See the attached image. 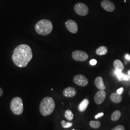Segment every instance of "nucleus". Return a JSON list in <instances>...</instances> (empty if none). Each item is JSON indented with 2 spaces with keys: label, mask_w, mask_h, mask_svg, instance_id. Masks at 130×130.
<instances>
[{
  "label": "nucleus",
  "mask_w": 130,
  "mask_h": 130,
  "mask_svg": "<svg viewBox=\"0 0 130 130\" xmlns=\"http://www.w3.org/2000/svg\"><path fill=\"white\" fill-rule=\"evenodd\" d=\"M94 84L96 87L100 90H105L106 87L104 84L103 79L101 77L98 76L94 80Z\"/></svg>",
  "instance_id": "12"
},
{
  "label": "nucleus",
  "mask_w": 130,
  "mask_h": 130,
  "mask_svg": "<svg viewBox=\"0 0 130 130\" xmlns=\"http://www.w3.org/2000/svg\"><path fill=\"white\" fill-rule=\"evenodd\" d=\"M128 74H129V75L130 76V70L129 71V72H128Z\"/></svg>",
  "instance_id": "29"
},
{
  "label": "nucleus",
  "mask_w": 130,
  "mask_h": 130,
  "mask_svg": "<svg viewBox=\"0 0 130 130\" xmlns=\"http://www.w3.org/2000/svg\"><path fill=\"white\" fill-rule=\"evenodd\" d=\"M125 58L127 60H130V56L129 55H128V54L126 55Z\"/></svg>",
  "instance_id": "28"
},
{
  "label": "nucleus",
  "mask_w": 130,
  "mask_h": 130,
  "mask_svg": "<svg viewBox=\"0 0 130 130\" xmlns=\"http://www.w3.org/2000/svg\"><path fill=\"white\" fill-rule=\"evenodd\" d=\"M90 126L94 129H98L101 126V123L99 121H91L89 123Z\"/></svg>",
  "instance_id": "19"
},
{
  "label": "nucleus",
  "mask_w": 130,
  "mask_h": 130,
  "mask_svg": "<svg viewBox=\"0 0 130 130\" xmlns=\"http://www.w3.org/2000/svg\"><path fill=\"white\" fill-rule=\"evenodd\" d=\"M90 63L91 65H95L97 64V61L95 59H92L90 61Z\"/></svg>",
  "instance_id": "24"
},
{
  "label": "nucleus",
  "mask_w": 130,
  "mask_h": 130,
  "mask_svg": "<svg viewBox=\"0 0 130 130\" xmlns=\"http://www.w3.org/2000/svg\"><path fill=\"white\" fill-rule=\"evenodd\" d=\"M89 104V101L87 99H84L79 104L78 108L80 112H84L86 109Z\"/></svg>",
  "instance_id": "14"
},
{
  "label": "nucleus",
  "mask_w": 130,
  "mask_h": 130,
  "mask_svg": "<svg viewBox=\"0 0 130 130\" xmlns=\"http://www.w3.org/2000/svg\"><path fill=\"white\" fill-rule=\"evenodd\" d=\"M123 88L122 87H121L120 88L117 90V93H119V94H121L122 93V92H123Z\"/></svg>",
  "instance_id": "26"
},
{
  "label": "nucleus",
  "mask_w": 130,
  "mask_h": 130,
  "mask_svg": "<svg viewBox=\"0 0 130 130\" xmlns=\"http://www.w3.org/2000/svg\"><path fill=\"white\" fill-rule=\"evenodd\" d=\"M32 52L30 47L27 44H20L14 49L12 60L19 68H25L32 59Z\"/></svg>",
  "instance_id": "1"
},
{
  "label": "nucleus",
  "mask_w": 130,
  "mask_h": 130,
  "mask_svg": "<svg viewBox=\"0 0 130 130\" xmlns=\"http://www.w3.org/2000/svg\"><path fill=\"white\" fill-rule=\"evenodd\" d=\"M110 99L112 102L120 103L122 101V97L121 94L117 93H113L110 94Z\"/></svg>",
  "instance_id": "13"
},
{
  "label": "nucleus",
  "mask_w": 130,
  "mask_h": 130,
  "mask_svg": "<svg viewBox=\"0 0 130 130\" xmlns=\"http://www.w3.org/2000/svg\"><path fill=\"white\" fill-rule=\"evenodd\" d=\"M63 93L66 97L73 98L76 95L77 91L74 87H69L64 90Z\"/></svg>",
  "instance_id": "11"
},
{
  "label": "nucleus",
  "mask_w": 130,
  "mask_h": 130,
  "mask_svg": "<svg viewBox=\"0 0 130 130\" xmlns=\"http://www.w3.org/2000/svg\"><path fill=\"white\" fill-rule=\"evenodd\" d=\"M115 74H116L117 77L118 79H121V78H122L123 76H124V74H123L121 72V71L120 70H116Z\"/></svg>",
  "instance_id": "21"
},
{
  "label": "nucleus",
  "mask_w": 130,
  "mask_h": 130,
  "mask_svg": "<svg viewBox=\"0 0 130 130\" xmlns=\"http://www.w3.org/2000/svg\"><path fill=\"white\" fill-rule=\"evenodd\" d=\"M3 93H4L3 90V89H2L0 87V97H1V96L3 95Z\"/></svg>",
  "instance_id": "27"
},
{
  "label": "nucleus",
  "mask_w": 130,
  "mask_h": 130,
  "mask_svg": "<svg viewBox=\"0 0 130 130\" xmlns=\"http://www.w3.org/2000/svg\"><path fill=\"white\" fill-rule=\"evenodd\" d=\"M73 82L75 84L82 87L86 86L88 84V79L83 75H75L73 78Z\"/></svg>",
  "instance_id": "7"
},
{
  "label": "nucleus",
  "mask_w": 130,
  "mask_h": 130,
  "mask_svg": "<svg viewBox=\"0 0 130 130\" xmlns=\"http://www.w3.org/2000/svg\"><path fill=\"white\" fill-rule=\"evenodd\" d=\"M103 115H104V113H103V112L98 113L97 115H96L95 116V118L96 119H98L99 118H100V117H102Z\"/></svg>",
  "instance_id": "25"
},
{
  "label": "nucleus",
  "mask_w": 130,
  "mask_h": 130,
  "mask_svg": "<svg viewBox=\"0 0 130 130\" xmlns=\"http://www.w3.org/2000/svg\"><path fill=\"white\" fill-rule=\"evenodd\" d=\"M113 66L116 70H120L121 71H122L124 69V65L121 61L119 59H117L114 61L113 63Z\"/></svg>",
  "instance_id": "16"
},
{
  "label": "nucleus",
  "mask_w": 130,
  "mask_h": 130,
  "mask_svg": "<svg viewBox=\"0 0 130 130\" xmlns=\"http://www.w3.org/2000/svg\"><path fill=\"white\" fill-rule=\"evenodd\" d=\"M65 116L68 120L71 121L73 120V117H74V115L70 110L68 109L65 111Z\"/></svg>",
  "instance_id": "18"
},
{
  "label": "nucleus",
  "mask_w": 130,
  "mask_h": 130,
  "mask_svg": "<svg viewBox=\"0 0 130 130\" xmlns=\"http://www.w3.org/2000/svg\"><path fill=\"white\" fill-rule=\"evenodd\" d=\"M10 108L12 112L17 115H19L23 112V103L22 99L19 97L14 98L10 103Z\"/></svg>",
  "instance_id": "4"
},
{
  "label": "nucleus",
  "mask_w": 130,
  "mask_h": 130,
  "mask_svg": "<svg viewBox=\"0 0 130 130\" xmlns=\"http://www.w3.org/2000/svg\"><path fill=\"white\" fill-rule=\"evenodd\" d=\"M74 10L75 12L80 16H85L89 13L88 7L83 3H79L75 5Z\"/></svg>",
  "instance_id": "5"
},
{
  "label": "nucleus",
  "mask_w": 130,
  "mask_h": 130,
  "mask_svg": "<svg viewBox=\"0 0 130 130\" xmlns=\"http://www.w3.org/2000/svg\"><path fill=\"white\" fill-rule=\"evenodd\" d=\"M121 116V112L119 110H116L114 112L111 116L112 121H118Z\"/></svg>",
  "instance_id": "17"
},
{
  "label": "nucleus",
  "mask_w": 130,
  "mask_h": 130,
  "mask_svg": "<svg viewBox=\"0 0 130 130\" xmlns=\"http://www.w3.org/2000/svg\"><path fill=\"white\" fill-rule=\"evenodd\" d=\"M129 95H130V92H129Z\"/></svg>",
  "instance_id": "30"
},
{
  "label": "nucleus",
  "mask_w": 130,
  "mask_h": 130,
  "mask_svg": "<svg viewBox=\"0 0 130 130\" xmlns=\"http://www.w3.org/2000/svg\"><path fill=\"white\" fill-rule=\"evenodd\" d=\"M55 108V103L51 97L44 98L40 103L39 109L42 115L47 116L51 115Z\"/></svg>",
  "instance_id": "2"
},
{
  "label": "nucleus",
  "mask_w": 130,
  "mask_h": 130,
  "mask_svg": "<svg viewBox=\"0 0 130 130\" xmlns=\"http://www.w3.org/2000/svg\"><path fill=\"white\" fill-rule=\"evenodd\" d=\"M65 25L66 28L70 32L75 34L78 32V25L74 20L71 19L67 20L65 23Z\"/></svg>",
  "instance_id": "8"
},
{
  "label": "nucleus",
  "mask_w": 130,
  "mask_h": 130,
  "mask_svg": "<svg viewBox=\"0 0 130 130\" xmlns=\"http://www.w3.org/2000/svg\"><path fill=\"white\" fill-rule=\"evenodd\" d=\"M106 96V93L104 90H100L98 91L95 94L94 100L95 103L98 104L100 105L102 104L105 100Z\"/></svg>",
  "instance_id": "9"
},
{
  "label": "nucleus",
  "mask_w": 130,
  "mask_h": 130,
  "mask_svg": "<svg viewBox=\"0 0 130 130\" xmlns=\"http://www.w3.org/2000/svg\"><path fill=\"white\" fill-rule=\"evenodd\" d=\"M53 25L51 21L48 19H42L39 21L35 26V29L38 34L46 36L51 32Z\"/></svg>",
  "instance_id": "3"
},
{
  "label": "nucleus",
  "mask_w": 130,
  "mask_h": 130,
  "mask_svg": "<svg viewBox=\"0 0 130 130\" xmlns=\"http://www.w3.org/2000/svg\"><path fill=\"white\" fill-rule=\"evenodd\" d=\"M108 51L107 47L101 46L98 47L96 50V54L98 56H103L107 54Z\"/></svg>",
  "instance_id": "15"
},
{
  "label": "nucleus",
  "mask_w": 130,
  "mask_h": 130,
  "mask_svg": "<svg viewBox=\"0 0 130 130\" xmlns=\"http://www.w3.org/2000/svg\"><path fill=\"white\" fill-rule=\"evenodd\" d=\"M118 79L120 81H121V80H130V76L124 74V76H123L122 78H121V79Z\"/></svg>",
  "instance_id": "22"
},
{
  "label": "nucleus",
  "mask_w": 130,
  "mask_h": 130,
  "mask_svg": "<svg viewBox=\"0 0 130 130\" xmlns=\"http://www.w3.org/2000/svg\"><path fill=\"white\" fill-rule=\"evenodd\" d=\"M72 57L75 60L83 62L88 59V55L86 53L83 51L77 50L72 52Z\"/></svg>",
  "instance_id": "6"
},
{
  "label": "nucleus",
  "mask_w": 130,
  "mask_h": 130,
  "mask_svg": "<svg viewBox=\"0 0 130 130\" xmlns=\"http://www.w3.org/2000/svg\"><path fill=\"white\" fill-rule=\"evenodd\" d=\"M61 125L62 126V127L64 128H70L73 125V123L72 122H67L66 121H64V120L61 121Z\"/></svg>",
  "instance_id": "20"
},
{
  "label": "nucleus",
  "mask_w": 130,
  "mask_h": 130,
  "mask_svg": "<svg viewBox=\"0 0 130 130\" xmlns=\"http://www.w3.org/2000/svg\"><path fill=\"white\" fill-rule=\"evenodd\" d=\"M103 8L109 12H112L115 9V6L111 1L108 0H104L101 3Z\"/></svg>",
  "instance_id": "10"
},
{
  "label": "nucleus",
  "mask_w": 130,
  "mask_h": 130,
  "mask_svg": "<svg viewBox=\"0 0 130 130\" xmlns=\"http://www.w3.org/2000/svg\"><path fill=\"white\" fill-rule=\"evenodd\" d=\"M111 130H125V128L123 126L119 125L115 127Z\"/></svg>",
  "instance_id": "23"
},
{
  "label": "nucleus",
  "mask_w": 130,
  "mask_h": 130,
  "mask_svg": "<svg viewBox=\"0 0 130 130\" xmlns=\"http://www.w3.org/2000/svg\"><path fill=\"white\" fill-rule=\"evenodd\" d=\"M72 130H74V129H72Z\"/></svg>",
  "instance_id": "31"
}]
</instances>
